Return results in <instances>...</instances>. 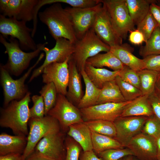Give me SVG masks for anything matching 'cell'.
<instances>
[{
  "mask_svg": "<svg viewBox=\"0 0 160 160\" xmlns=\"http://www.w3.org/2000/svg\"><path fill=\"white\" fill-rule=\"evenodd\" d=\"M70 58L62 63H52L45 66L42 72L43 82L46 84L53 83L57 93L65 96L67 92L69 77L68 61Z\"/></svg>",
  "mask_w": 160,
  "mask_h": 160,
  "instance_id": "obj_16",
  "label": "cell"
},
{
  "mask_svg": "<svg viewBox=\"0 0 160 160\" xmlns=\"http://www.w3.org/2000/svg\"><path fill=\"white\" fill-rule=\"evenodd\" d=\"M91 135L93 150L96 154L109 149L124 147L113 137L92 131Z\"/></svg>",
  "mask_w": 160,
  "mask_h": 160,
  "instance_id": "obj_29",
  "label": "cell"
},
{
  "mask_svg": "<svg viewBox=\"0 0 160 160\" xmlns=\"http://www.w3.org/2000/svg\"><path fill=\"white\" fill-rule=\"evenodd\" d=\"M129 40L131 43L136 45L141 44L143 42H145L143 35L137 29L130 32Z\"/></svg>",
  "mask_w": 160,
  "mask_h": 160,
  "instance_id": "obj_44",
  "label": "cell"
},
{
  "mask_svg": "<svg viewBox=\"0 0 160 160\" xmlns=\"http://www.w3.org/2000/svg\"><path fill=\"white\" fill-rule=\"evenodd\" d=\"M43 97L45 105V116L55 106L57 97V93L54 84L49 83L46 84L39 92Z\"/></svg>",
  "mask_w": 160,
  "mask_h": 160,
  "instance_id": "obj_33",
  "label": "cell"
},
{
  "mask_svg": "<svg viewBox=\"0 0 160 160\" xmlns=\"http://www.w3.org/2000/svg\"><path fill=\"white\" fill-rule=\"evenodd\" d=\"M133 49L128 44H124L110 47V51L125 66L137 71L145 69V64L132 54Z\"/></svg>",
  "mask_w": 160,
  "mask_h": 160,
  "instance_id": "obj_21",
  "label": "cell"
},
{
  "mask_svg": "<svg viewBox=\"0 0 160 160\" xmlns=\"http://www.w3.org/2000/svg\"><path fill=\"white\" fill-rule=\"evenodd\" d=\"M137 25V29L141 32L144 36L145 43L154 30L159 26L150 10L144 19Z\"/></svg>",
  "mask_w": 160,
  "mask_h": 160,
  "instance_id": "obj_35",
  "label": "cell"
},
{
  "mask_svg": "<svg viewBox=\"0 0 160 160\" xmlns=\"http://www.w3.org/2000/svg\"><path fill=\"white\" fill-rule=\"evenodd\" d=\"M150 11L160 28V6L156 3H152L150 5Z\"/></svg>",
  "mask_w": 160,
  "mask_h": 160,
  "instance_id": "obj_46",
  "label": "cell"
},
{
  "mask_svg": "<svg viewBox=\"0 0 160 160\" xmlns=\"http://www.w3.org/2000/svg\"><path fill=\"white\" fill-rule=\"evenodd\" d=\"M148 95H142L132 100L125 107L121 116H144L154 115Z\"/></svg>",
  "mask_w": 160,
  "mask_h": 160,
  "instance_id": "obj_23",
  "label": "cell"
},
{
  "mask_svg": "<svg viewBox=\"0 0 160 160\" xmlns=\"http://www.w3.org/2000/svg\"><path fill=\"white\" fill-rule=\"evenodd\" d=\"M67 134L80 145L83 151L93 150L91 131L84 121L71 125Z\"/></svg>",
  "mask_w": 160,
  "mask_h": 160,
  "instance_id": "obj_22",
  "label": "cell"
},
{
  "mask_svg": "<svg viewBox=\"0 0 160 160\" xmlns=\"http://www.w3.org/2000/svg\"><path fill=\"white\" fill-rule=\"evenodd\" d=\"M142 95L148 96L154 90L159 72L144 69L137 71Z\"/></svg>",
  "mask_w": 160,
  "mask_h": 160,
  "instance_id": "obj_30",
  "label": "cell"
},
{
  "mask_svg": "<svg viewBox=\"0 0 160 160\" xmlns=\"http://www.w3.org/2000/svg\"><path fill=\"white\" fill-rule=\"evenodd\" d=\"M91 131L115 138L116 131L113 122L102 120L84 121Z\"/></svg>",
  "mask_w": 160,
  "mask_h": 160,
  "instance_id": "obj_32",
  "label": "cell"
},
{
  "mask_svg": "<svg viewBox=\"0 0 160 160\" xmlns=\"http://www.w3.org/2000/svg\"><path fill=\"white\" fill-rule=\"evenodd\" d=\"M33 106L29 109L30 118H41L45 116V105L41 95H33L31 98Z\"/></svg>",
  "mask_w": 160,
  "mask_h": 160,
  "instance_id": "obj_40",
  "label": "cell"
},
{
  "mask_svg": "<svg viewBox=\"0 0 160 160\" xmlns=\"http://www.w3.org/2000/svg\"><path fill=\"white\" fill-rule=\"evenodd\" d=\"M126 147L139 160H157L156 139L141 132L132 137Z\"/></svg>",
  "mask_w": 160,
  "mask_h": 160,
  "instance_id": "obj_17",
  "label": "cell"
},
{
  "mask_svg": "<svg viewBox=\"0 0 160 160\" xmlns=\"http://www.w3.org/2000/svg\"><path fill=\"white\" fill-rule=\"evenodd\" d=\"M141 132L157 139L160 137V120L154 115L148 117Z\"/></svg>",
  "mask_w": 160,
  "mask_h": 160,
  "instance_id": "obj_38",
  "label": "cell"
},
{
  "mask_svg": "<svg viewBox=\"0 0 160 160\" xmlns=\"http://www.w3.org/2000/svg\"><path fill=\"white\" fill-rule=\"evenodd\" d=\"M65 135L61 131L49 134L39 141L34 151L52 160H65Z\"/></svg>",
  "mask_w": 160,
  "mask_h": 160,
  "instance_id": "obj_11",
  "label": "cell"
},
{
  "mask_svg": "<svg viewBox=\"0 0 160 160\" xmlns=\"http://www.w3.org/2000/svg\"><path fill=\"white\" fill-rule=\"evenodd\" d=\"M55 41V44L52 48L50 49L45 46L42 48V51L45 54V59L42 65L33 71L29 82L42 73L44 68L47 65L54 62H63L73 54L75 44L63 38H58Z\"/></svg>",
  "mask_w": 160,
  "mask_h": 160,
  "instance_id": "obj_13",
  "label": "cell"
},
{
  "mask_svg": "<svg viewBox=\"0 0 160 160\" xmlns=\"http://www.w3.org/2000/svg\"><path fill=\"white\" fill-rule=\"evenodd\" d=\"M106 11L117 36L125 39L129 32L135 30L129 15L126 0H100Z\"/></svg>",
  "mask_w": 160,
  "mask_h": 160,
  "instance_id": "obj_5",
  "label": "cell"
},
{
  "mask_svg": "<svg viewBox=\"0 0 160 160\" xmlns=\"http://www.w3.org/2000/svg\"><path fill=\"white\" fill-rule=\"evenodd\" d=\"M27 143V136L12 135L2 132L0 135V156L11 154L22 155Z\"/></svg>",
  "mask_w": 160,
  "mask_h": 160,
  "instance_id": "obj_20",
  "label": "cell"
},
{
  "mask_svg": "<svg viewBox=\"0 0 160 160\" xmlns=\"http://www.w3.org/2000/svg\"><path fill=\"white\" fill-rule=\"evenodd\" d=\"M133 160H139L138 159H134V158H133Z\"/></svg>",
  "mask_w": 160,
  "mask_h": 160,
  "instance_id": "obj_53",
  "label": "cell"
},
{
  "mask_svg": "<svg viewBox=\"0 0 160 160\" xmlns=\"http://www.w3.org/2000/svg\"><path fill=\"white\" fill-rule=\"evenodd\" d=\"M133 156H125L123 158V160H133Z\"/></svg>",
  "mask_w": 160,
  "mask_h": 160,
  "instance_id": "obj_51",
  "label": "cell"
},
{
  "mask_svg": "<svg viewBox=\"0 0 160 160\" xmlns=\"http://www.w3.org/2000/svg\"><path fill=\"white\" fill-rule=\"evenodd\" d=\"M84 71L92 83L101 89L105 83L114 80L120 71H111L105 68H96L86 63Z\"/></svg>",
  "mask_w": 160,
  "mask_h": 160,
  "instance_id": "obj_24",
  "label": "cell"
},
{
  "mask_svg": "<svg viewBox=\"0 0 160 160\" xmlns=\"http://www.w3.org/2000/svg\"><path fill=\"white\" fill-rule=\"evenodd\" d=\"M123 158L121 159H119V160H123Z\"/></svg>",
  "mask_w": 160,
  "mask_h": 160,
  "instance_id": "obj_54",
  "label": "cell"
},
{
  "mask_svg": "<svg viewBox=\"0 0 160 160\" xmlns=\"http://www.w3.org/2000/svg\"><path fill=\"white\" fill-rule=\"evenodd\" d=\"M148 117L119 116L113 122L116 131L115 139L124 147L135 136L140 132Z\"/></svg>",
  "mask_w": 160,
  "mask_h": 160,
  "instance_id": "obj_15",
  "label": "cell"
},
{
  "mask_svg": "<svg viewBox=\"0 0 160 160\" xmlns=\"http://www.w3.org/2000/svg\"><path fill=\"white\" fill-rule=\"evenodd\" d=\"M126 101L115 80L105 83L101 89L96 105L108 103H120Z\"/></svg>",
  "mask_w": 160,
  "mask_h": 160,
  "instance_id": "obj_27",
  "label": "cell"
},
{
  "mask_svg": "<svg viewBox=\"0 0 160 160\" xmlns=\"http://www.w3.org/2000/svg\"><path fill=\"white\" fill-rule=\"evenodd\" d=\"M79 160H102L97 156L92 150L90 151L81 152Z\"/></svg>",
  "mask_w": 160,
  "mask_h": 160,
  "instance_id": "obj_45",
  "label": "cell"
},
{
  "mask_svg": "<svg viewBox=\"0 0 160 160\" xmlns=\"http://www.w3.org/2000/svg\"><path fill=\"white\" fill-rule=\"evenodd\" d=\"M110 47L101 41L91 28L75 44L74 52L70 57L78 71L84 70L87 60L100 52L110 51Z\"/></svg>",
  "mask_w": 160,
  "mask_h": 160,
  "instance_id": "obj_4",
  "label": "cell"
},
{
  "mask_svg": "<svg viewBox=\"0 0 160 160\" xmlns=\"http://www.w3.org/2000/svg\"><path fill=\"white\" fill-rule=\"evenodd\" d=\"M9 41L0 34V42L5 47V53L8 57L7 63L3 66L9 73L16 76L21 74L28 67L31 60L39 55L42 48L47 44L46 42L37 44L36 50L26 52L20 47L17 39L10 37Z\"/></svg>",
  "mask_w": 160,
  "mask_h": 160,
  "instance_id": "obj_3",
  "label": "cell"
},
{
  "mask_svg": "<svg viewBox=\"0 0 160 160\" xmlns=\"http://www.w3.org/2000/svg\"><path fill=\"white\" fill-rule=\"evenodd\" d=\"M25 160H52L45 157L35 151H33L29 155Z\"/></svg>",
  "mask_w": 160,
  "mask_h": 160,
  "instance_id": "obj_47",
  "label": "cell"
},
{
  "mask_svg": "<svg viewBox=\"0 0 160 160\" xmlns=\"http://www.w3.org/2000/svg\"><path fill=\"white\" fill-rule=\"evenodd\" d=\"M39 0H0L1 15L26 22L33 20Z\"/></svg>",
  "mask_w": 160,
  "mask_h": 160,
  "instance_id": "obj_14",
  "label": "cell"
},
{
  "mask_svg": "<svg viewBox=\"0 0 160 160\" xmlns=\"http://www.w3.org/2000/svg\"><path fill=\"white\" fill-rule=\"evenodd\" d=\"M119 76L124 81L140 89V79L137 71L124 65L120 71Z\"/></svg>",
  "mask_w": 160,
  "mask_h": 160,
  "instance_id": "obj_41",
  "label": "cell"
},
{
  "mask_svg": "<svg viewBox=\"0 0 160 160\" xmlns=\"http://www.w3.org/2000/svg\"><path fill=\"white\" fill-rule=\"evenodd\" d=\"M87 63L97 68H103L106 67L113 71L121 70L124 65L110 51L104 53H99L88 58Z\"/></svg>",
  "mask_w": 160,
  "mask_h": 160,
  "instance_id": "obj_26",
  "label": "cell"
},
{
  "mask_svg": "<svg viewBox=\"0 0 160 160\" xmlns=\"http://www.w3.org/2000/svg\"><path fill=\"white\" fill-rule=\"evenodd\" d=\"M157 148V159L160 160V137L156 139Z\"/></svg>",
  "mask_w": 160,
  "mask_h": 160,
  "instance_id": "obj_50",
  "label": "cell"
},
{
  "mask_svg": "<svg viewBox=\"0 0 160 160\" xmlns=\"http://www.w3.org/2000/svg\"><path fill=\"white\" fill-rule=\"evenodd\" d=\"M139 54L143 58L160 55V28L159 26L154 30L145 45L140 47Z\"/></svg>",
  "mask_w": 160,
  "mask_h": 160,
  "instance_id": "obj_31",
  "label": "cell"
},
{
  "mask_svg": "<svg viewBox=\"0 0 160 160\" xmlns=\"http://www.w3.org/2000/svg\"><path fill=\"white\" fill-rule=\"evenodd\" d=\"M156 4L160 6V0L157 1V2Z\"/></svg>",
  "mask_w": 160,
  "mask_h": 160,
  "instance_id": "obj_52",
  "label": "cell"
},
{
  "mask_svg": "<svg viewBox=\"0 0 160 160\" xmlns=\"http://www.w3.org/2000/svg\"><path fill=\"white\" fill-rule=\"evenodd\" d=\"M47 115L57 121L61 131L65 133L71 125L84 121L80 109L60 94H57L55 104Z\"/></svg>",
  "mask_w": 160,
  "mask_h": 160,
  "instance_id": "obj_9",
  "label": "cell"
},
{
  "mask_svg": "<svg viewBox=\"0 0 160 160\" xmlns=\"http://www.w3.org/2000/svg\"><path fill=\"white\" fill-rule=\"evenodd\" d=\"M92 28L98 37L110 47L122 44L114 32L108 14L103 6L96 15Z\"/></svg>",
  "mask_w": 160,
  "mask_h": 160,
  "instance_id": "obj_18",
  "label": "cell"
},
{
  "mask_svg": "<svg viewBox=\"0 0 160 160\" xmlns=\"http://www.w3.org/2000/svg\"><path fill=\"white\" fill-rule=\"evenodd\" d=\"M26 22L0 15V33L5 38L10 36L17 39L22 50L32 51L37 49L32 36L33 28L26 25Z\"/></svg>",
  "mask_w": 160,
  "mask_h": 160,
  "instance_id": "obj_6",
  "label": "cell"
},
{
  "mask_svg": "<svg viewBox=\"0 0 160 160\" xmlns=\"http://www.w3.org/2000/svg\"><path fill=\"white\" fill-rule=\"evenodd\" d=\"M22 154H11L0 156V160H24Z\"/></svg>",
  "mask_w": 160,
  "mask_h": 160,
  "instance_id": "obj_48",
  "label": "cell"
},
{
  "mask_svg": "<svg viewBox=\"0 0 160 160\" xmlns=\"http://www.w3.org/2000/svg\"><path fill=\"white\" fill-rule=\"evenodd\" d=\"M131 18L135 25H137L146 17L150 10L151 4H157L155 0H126Z\"/></svg>",
  "mask_w": 160,
  "mask_h": 160,
  "instance_id": "obj_25",
  "label": "cell"
},
{
  "mask_svg": "<svg viewBox=\"0 0 160 160\" xmlns=\"http://www.w3.org/2000/svg\"><path fill=\"white\" fill-rule=\"evenodd\" d=\"M60 3H55L39 12L40 21L47 26L56 40L63 38L75 44L78 40L70 18Z\"/></svg>",
  "mask_w": 160,
  "mask_h": 160,
  "instance_id": "obj_1",
  "label": "cell"
},
{
  "mask_svg": "<svg viewBox=\"0 0 160 160\" xmlns=\"http://www.w3.org/2000/svg\"><path fill=\"white\" fill-rule=\"evenodd\" d=\"M57 3L67 4L74 8H85L97 5L100 3V0H45L44 1L46 5Z\"/></svg>",
  "mask_w": 160,
  "mask_h": 160,
  "instance_id": "obj_39",
  "label": "cell"
},
{
  "mask_svg": "<svg viewBox=\"0 0 160 160\" xmlns=\"http://www.w3.org/2000/svg\"><path fill=\"white\" fill-rule=\"evenodd\" d=\"M80 73L85 84V91L77 105L79 109L96 105L101 90V89L97 87L90 80L84 70Z\"/></svg>",
  "mask_w": 160,
  "mask_h": 160,
  "instance_id": "obj_28",
  "label": "cell"
},
{
  "mask_svg": "<svg viewBox=\"0 0 160 160\" xmlns=\"http://www.w3.org/2000/svg\"><path fill=\"white\" fill-rule=\"evenodd\" d=\"M31 93L28 92L19 100H13L1 110L0 126L9 128L15 135L27 136L30 119L29 104Z\"/></svg>",
  "mask_w": 160,
  "mask_h": 160,
  "instance_id": "obj_2",
  "label": "cell"
},
{
  "mask_svg": "<svg viewBox=\"0 0 160 160\" xmlns=\"http://www.w3.org/2000/svg\"><path fill=\"white\" fill-rule=\"evenodd\" d=\"M103 6L101 2L91 7L65 8L72 21L78 40L81 39L92 26L97 12Z\"/></svg>",
  "mask_w": 160,
  "mask_h": 160,
  "instance_id": "obj_10",
  "label": "cell"
},
{
  "mask_svg": "<svg viewBox=\"0 0 160 160\" xmlns=\"http://www.w3.org/2000/svg\"><path fill=\"white\" fill-rule=\"evenodd\" d=\"M69 77L66 96L72 103L78 105L83 96L81 82V75L73 61L70 58L68 61Z\"/></svg>",
  "mask_w": 160,
  "mask_h": 160,
  "instance_id": "obj_19",
  "label": "cell"
},
{
  "mask_svg": "<svg viewBox=\"0 0 160 160\" xmlns=\"http://www.w3.org/2000/svg\"><path fill=\"white\" fill-rule=\"evenodd\" d=\"M131 101L97 104L80 110L84 121L102 120L113 122L121 116L125 107Z\"/></svg>",
  "mask_w": 160,
  "mask_h": 160,
  "instance_id": "obj_12",
  "label": "cell"
},
{
  "mask_svg": "<svg viewBox=\"0 0 160 160\" xmlns=\"http://www.w3.org/2000/svg\"><path fill=\"white\" fill-rule=\"evenodd\" d=\"M148 98L154 115L160 120V95L154 90Z\"/></svg>",
  "mask_w": 160,
  "mask_h": 160,
  "instance_id": "obj_43",
  "label": "cell"
},
{
  "mask_svg": "<svg viewBox=\"0 0 160 160\" xmlns=\"http://www.w3.org/2000/svg\"><path fill=\"white\" fill-rule=\"evenodd\" d=\"M155 90L160 95V72L157 78Z\"/></svg>",
  "mask_w": 160,
  "mask_h": 160,
  "instance_id": "obj_49",
  "label": "cell"
},
{
  "mask_svg": "<svg viewBox=\"0 0 160 160\" xmlns=\"http://www.w3.org/2000/svg\"><path fill=\"white\" fill-rule=\"evenodd\" d=\"M97 155L102 160H119L128 156H134L132 151L127 148L109 149Z\"/></svg>",
  "mask_w": 160,
  "mask_h": 160,
  "instance_id": "obj_37",
  "label": "cell"
},
{
  "mask_svg": "<svg viewBox=\"0 0 160 160\" xmlns=\"http://www.w3.org/2000/svg\"><path fill=\"white\" fill-rule=\"evenodd\" d=\"M65 145L66 151L65 160H79L82 150L80 145L68 135L65 137Z\"/></svg>",
  "mask_w": 160,
  "mask_h": 160,
  "instance_id": "obj_36",
  "label": "cell"
},
{
  "mask_svg": "<svg viewBox=\"0 0 160 160\" xmlns=\"http://www.w3.org/2000/svg\"><path fill=\"white\" fill-rule=\"evenodd\" d=\"M145 69L160 72V55H151L143 59Z\"/></svg>",
  "mask_w": 160,
  "mask_h": 160,
  "instance_id": "obj_42",
  "label": "cell"
},
{
  "mask_svg": "<svg viewBox=\"0 0 160 160\" xmlns=\"http://www.w3.org/2000/svg\"><path fill=\"white\" fill-rule=\"evenodd\" d=\"M115 80L126 101H132L142 95L140 89L124 81L119 75Z\"/></svg>",
  "mask_w": 160,
  "mask_h": 160,
  "instance_id": "obj_34",
  "label": "cell"
},
{
  "mask_svg": "<svg viewBox=\"0 0 160 160\" xmlns=\"http://www.w3.org/2000/svg\"><path fill=\"white\" fill-rule=\"evenodd\" d=\"M44 53L41 54L35 64L20 78L15 80L2 64L0 65V79L4 95V107L7 106L12 101L20 100L28 92L25 82L32 70L42 59Z\"/></svg>",
  "mask_w": 160,
  "mask_h": 160,
  "instance_id": "obj_8",
  "label": "cell"
},
{
  "mask_svg": "<svg viewBox=\"0 0 160 160\" xmlns=\"http://www.w3.org/2000/svg\"><path fill=\"white\" fill-rule=\"evenodd\" d=\"M28 125L29 131L27 136V144L22 155L24 160L33 151L37 144L44 137L61 131L57 121L48 115L41 118H30Z\"/></svg>",
  "mask_w": 160,
  "mask_h": 160,
  "instance_id": "obj_7",
  "label": "cell"
}]
</instances>
